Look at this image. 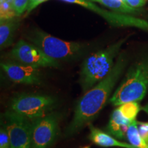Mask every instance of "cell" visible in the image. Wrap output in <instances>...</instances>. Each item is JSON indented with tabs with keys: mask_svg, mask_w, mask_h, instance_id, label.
<instances>
[{
	"mask_svg": "<svg viewBox=\"0 0 148 148\" xmlns=\"http://www.w3.org/2000/svg\"><path fill=\"white\" fill-rule=\"evenodd\" d=\"M127 62L125 53H120L110 73L81 97L75 106L73 119L65 130L66 136L75 134L85 125L89 124L102 110L123 73Z\"/></svg>",
	"mask_w": 148,
	"mask_h": 148,
	"instance_id": "obj_1",
	"label": "cell"
},
{
	"mask_svg": "<svg viewBox=\"0 0 148 148\" xmlns=\"http://www.w3.org/2000/svg\"><path fill=\"white\" fill-rule=\"evenodd\" d=\"M127 38H121L85 59L81 65L79 80L83 91L86 92L110 73L114 65V59Z\"/></svg>",
	"mask_w": 148,
	"mask_h": 148,
	"instance_id": "obj_2",
	"label": "cell"
},
{
	"mask_svg": "<svg viewBox=\"0 0 148 148\" xmlns=\"http://www.w3.org/2000/svg\"><path fill=\"white\" fill-rule=\"evenodd\" d=\"M148 90V54L130 66L118 88L110 98L114 106L130 101H140Z\"/></svg>",
	"mask_w": 148,
	"mask_h": 148,
	"instance_id": "obj_3",
	"label": "cell"
},
{
	"mask_svg": "<svg viewBox=\"0 0 148 148\" xmlns=\"http://www.w3.org/2000/svg\"><path fill=\"white\" fill-rule=\"evenodd\" d=\"M26 39L37 46L47 56L58 62L77 58L86 49L83 44L66 41L39 29L29 32Z\"/></svg>",
	"mask_w": 148,
	"mask_h": 148,
	"instance_id": "obj_4",
	"label": "cell"
},
{
	"mask_svg": "<svg viewBox=\"0 0 148 148\" xmlns=\"http://www.w3.org/2000/svg\"><path fill=\"white\" fill-rule=\"evenodd\" d=\"M56 105L53 97L39 94H21L12 99L10 110L31 121L51 112Z\"/></svg>",
	"mask_w": 148,
	"mask_h": 148,
	"instance_id": "obj_5",
	"label": "cell"
},
{
	"mask_svg": "<svg viewBox=\"0 0 148 148\" xmlns=\"http://www.w3.org/2000/svg\"><path fill=\"white\" fill-rule=\"evenodd\" d=\"M11 148L32 147V121L9 110L3 114Z\"/></svg>",
	"mask_w": 148,
	"mask_h": 148,
	"instance_id": "obj_6",
	"label": "cell"
},
{
	"mask_svg": "<svg viewBox=\"0 0 148 148\" xmlns=\"http://www.w3.org/2000/svg\"><path fill=\"white\" fill-rule=\"evenodd\" d=\"M9 56L20 63L36 68H58L59 62L47 56L32 42L21 39L14 46Z\"/></svg>",
	"mask_w": 148,
	"mask_h": 148,
	"instance_id": "obj_7",
	"label": "cell"
},
{
	"mask_svg": "<svg viewBox=\"0 0 148 148\" xmlns=\"http://www.w3.org/2000/svg\"><path fill=\"white\" fill-rule=\"evenodd\" d=\"M60 115L50 112L43 117L32 121V147L49 148L57 138Z\"/></svg>",
	"mask_w": 148,
	"mask_h": 148,
	"instance_id": "obj_8",
	"label": "cell"
},
{
	"mask_svg": "<svg viewBox=\"0 0 148 148\" xmlns=\"http://www.w3.org/2000/svg\"><path fill=\"white\" fill-rule=\"evenodd\" d=\"M64 2L74 3L92 11L102 17L113 27H134L148 32V22L136 16L108 11L100 8L95 2L88 0H60Z\"/></svg>",
	"mask_w": 148,
	"mask_h": 148,
	"instance_id": "obj_9",
	"label": "cell"
},
{
	"mask_svg": "<svg viewBox=\"0 0 148 148\" xmlns=\"http://www.w3.org/2000/svg\"><path fill=\"white\" fill-rule=\"evenodd\" d=\"M1 67L12 82L23 84H40L41 83L39 68L20 62H1Z\"/></svg>",
	"mask_w": 148,
	"mask_h": 148,
	"instance_id": "obj_10",
	"label": "cell"
},
{
	"mask_svg": "<svg viewBox=\"0 0 148 148\" xmlns=\"http://www.w3.org/2000/svg\"><path fill=\"white\" fill-rule=\"evenodd\" d=\"M132 122L122 115L119 108H117L111 114L107 131L117 139H124L126 138L127 131Z\"/></svg>",
	"mask_w": 148,
	"mask_h": 148,
	"instance_id": "obj_11",
	"label": "cell"
},
{
	"mask_svg": "<svg viewBox=\"0 0 148 148\" xmlns=\"http://www.w3.org/2000/svg\"><path fill=\"white\" fill-rule=\"evenodd\" d=\"M90 130V134L88 138L93 143L103 147H119L122 148H136L131 144L122 143L115 138L112 137V135L103 132L101 130L94 127L91 123L88 124Z\"/></svg>",
	"mask_w": 148,
	"mask_h": 148,
	"instance_id": "obj_12",
	"label": "cell"
},
{
	"mask_svg": "<svg viewBox=\"0 0 148 148\" xmlns=\"http://www.w3.org/2000/svg\"><path fill=\"white\" fill-rule=\"evenodd\" d=\"M20 24L19 18L0 19V47L4 49L12 45L14 34Z\"/></svg>",
	"mask_w": 148,
	"mask_h": 148,
	"instance_id": "obj_13",
	"label": "cell"
},
{
	"mask_svg": "<svg viewBox=\"0 0 148 148\" xmlns=\"http://www.w3.org/2000/svg\"><path fill=\"white\" fill-rule=\"evenodd\" d=\"M92 2L99 3L102 4L113 12L118 13L129 14H138L139 10L130 7L123 0H88Z\"/></svg>",
	"mask_w": 148,
	"mask_h": 148,
	"instance_id": "obj_14",
	"label": "cell"
},
{
	"mask_svg": "<svg viewBox=\"0 0 148 148\" xmlns=\"http://www.w3.org/2000/svg\"><path fill=\"white\" fill-rule=\"evenodd\" d=\"M120 112L122 115L131 121L136 120V117L139 111L140 106L138 101H130L119 106Z\"/></svg>",
	"mask_w": 148,
	"mask_h": 148,
	"instance_id": "obj_15",
	"label": "cell"
},
{
	"mask_svg": "<svg viewBox=\"0 0 148 148\" xmlns=\"http://www.w3.org/2000/svg\"><path fill=\"white\" fill-rule=\"evenodd\" d=\"M16 16H18L10 0H5L0 2V19H8Z\"/></svg>",
	"mask_w": 148,
	"mask_h": 148,
	"instance_id": "obj_16",
	"label": "cell"
},
{
	"mask_svg": "<svg viewBox=\"0 0 148 148\" xmlns=\"http://www.w3.org/2000/svg\"><path fill=\"white\" fill-rule=\"evenodd\" d=\"M0 148H11L6 127L2 121L0 128Z\"/></svg>",
	"mask_w": 148,
	"mask_h": 148,
	"instance_id": "obj_17",
	"label": "cell"
},
{
	"mask_svg": "<svg viewBox=\"0 0 148 148\" xmlns=\"http://www.w3.org/2000/svg\"><path fill=\"white\" fill-rule=\"evenodd\" d=\"M29 0H12V6L15 10L16 15L19 16L27 10Z\"/></svg>",
	"mask_w": 148,
	"mask_h": 148,
	"instance_id": "obj_18",
	"label": "cell"
},
{
	"mask_svg": "<svg viewBox=\"0 0 148 148\" xmlns=\"http://www.w3.org/2000/svg\"><path fill=\"white\" fill-rule=\"evenodd\" d=\"M137 127L140 137L148 148V121H137Z\"/></svg>",
	"mask_w": 148,
	"mask_h": 148,
	"instance_id": "obj_19",
	"label": "cell"
},
{
	"mask_svg": "<svg viewBox=\"0 0 148 148\" xmlns=\"http://www.w3.org/2000/svg\"><path fill=\"white\" fill-rule=\"evenodd\" d=\"M147 0H125V3L130 7L138 9L143 6Z\"/></svg>",
	"mask_w": 148,
	"mask_h": 148,
	"instance_id": "obj_20",
	"label": "cell"
},
{
	"mask_svg": "<svg viewBox=\"0 0 148 148\" xmlns=\"http://www.w3.org/2000/svg\"><path fill=\"white\" fill-rule=\"evenodd\" d=\"M47 1H48V0H29L28 7H27V9L26 10L27 13H29L31 11H32L35 8H36L40 3L45 2Z\"/></svg>",
	"mask_w": 148,
	"mask_h": 148,
	"instance_id": "obj_21",
	"label": "cell"
},
{
	"mask_svg": "<svg viewBox=\"0 0 148 148\" xmlns=\"http://www.w3.org/2000/svg\"><path fill=\"white\" fill-rule=\"evenodd\" d=\"M142 110H143L146 112V113L148 114V104H147L145 106H143V108H142Z\"/></svg>",
	"mask_w": 148,
	"mask_h": 148,
	"instance_id": "obj_22",
	"label": "cell"
},
{
	"mask_svg": "<svg viewBox=\"0 0 148 148\" xmlns=\"http://www.w3.org/2000/svg\"><path fill=\"white\" fill-rule=\"evenodd\" d=\"M82 148H90V145H87V146H85V147H82Z\"/></svg>",
	"mask_w": 148,
	"mask_h": 148,
	"instance_id": "obj_23",
	"label": "cell"
},
{
	"mask_svg": "<svg viewBox=\"0 0 148 148\" xmlns=\"http://www.w3.org/2000/svg\"><path fill=\"white\" fill-rule=\"evenodd\" d=\"M5 1V0H0V2H1V1Z\"/></svg>",
	"mask_w": 148,
	"mask_h": 148,
	"instance_id": "obj_24",
	"label": "cell"
},
{
	"mask_svg": "<svg viewBox=\"0 0 148 148\" xmlns=\"http://www.w3.org/2000/svg\"><path fill=\"white\" fill-rule=\"evenodd\" d=\"M10 1H12V0H10Z\"/></svg>",
	"mask_w": 148,
	"mask_h": 148,
	"instance_id": "obj_25",
	"label": "cell"
}]
</instances>
